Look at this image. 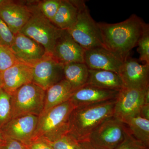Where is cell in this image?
Listing matches in <instances>:
<instances>
[{
	"label": "cell",
	"instance_id": "1",
	"mask_svg": "<svg viewBox=\"0 0 149 149\" xmlns=\"http://www.w3.org/2000/svg\"><path fill=\"white\" fill-rule=\"evenodd\" d=\"M105 48L123 62L137 46L138 41L148 24L138 15L133 14L118 23L97 22Z\"/></svg>",
	"mask_w": 149,
	"mask_h": 149
},
{
	"label": "cell",
	"instance_id": "2",
	"mask_svg": "<svg viewBox=\"0 0 149 149\" xmlns=\"http://www.w3.org/2000/svg\"><path fill=\"white\" fill-rule=\"evenodd\" d=\"M116 99L77 107L71 112L68 133L78 142L88 140L96 128L113 115Z\"/></svg>",
	"mask_w": 149,
	"mask_h": 149
},
{
	"label": "cell",
	"instance_id": "3",
	"mask_svg": "<svg viewBox=\"0 0 149 149\" xmlns=\"http://www.w3.org/2000/svg\"><path fill=\"white\" fill-rule=\"evenodd\" d=\"M74 108L68 100L40 115L32 142L39 139L52 141L68 133L70 116Z\"/></svg>",
	"mask_w": 149,
	"mask_h": 149
},
{
	"label": "cell",
	"instance_id": "4",
	"mask_svg": "<svg viewBox=\"0 0 149 149\" xmlns=\"http://www.w3.org/2000/svg\"><path fill=\"white\" fill-rule=\"evenodd\" d=\"M74 2L78 9V16L74 24L67 30L68 32L84 50L104 47L97 23L91 16L85 1Z\"/></svg>",
	"mask_w": 149,
	"mask_h": 149
},
{
	"label": "cell",
	"instance_id": "5",
	"mask_svg": "<svg viewBox=\"0 0 149 149\" xmlns=\"http://www.w3.org/2000/svg\"><path fill=\"white\" fill-rule=\"evenodd\" d=\"M32 12L31 18L19 32L42 46L47 53L52 55L62 29L56 27L38 8Z\"/></svg>",
	"mask_w": 149,
	"mask_h": 149
},
{
	"label": "cell",
	"instance_id": "6",
	"mask_svg": "<svg viewBox=\"0 0 149 149\" xmlns=\"http://www.w3.org/2000/svg\"><path fill=\"white\" fill-rule=\"evenodd\" d=\"M45 96V91L33 83L19 88L11 95L12 118L29 114L40 116Z\"/></svg>",
	"mask_w": 149,
	"mask_h": 149
},
{
	"label": "cell",
	"instance_id": "7",
	"mask_svg": "<svg viewBox=\"0 0 149 149\" xmlns=\"http://www.w3.org/2000/svg\"><path fill=\"white\" fill-rule=\"evenodd\" d=\"M128 133L126 125L113 116L102 123L88 140L98 149H114L124 141Z\"/></svg>",
	"mask_w": 149,
	"mask_h": 149
},
{
	"label": "cell",
	"instance_id": "8",
	"mask_svg": "<svg viewBox=\"0 0 149 149\" xmlns=\"http://www.w3.org/2000/svg\"><path fill=\"white\" fill-rule=\"evenodd\" d=\"M64 65L60 63L52 55L47 54L32 66V83L45 91L64 79Z\"/></svg>",
	"mask_w": 149,
	"mask_h": 149
},
{
	"label": "cell",
	"instance_id": "9",
	"mask_svg": "<svg viewBox=\"0 0 149 149\" xmlns=\"http://www.w3.org/2000/svg\"><path fill=\"white\" fill-rule=\"evenodd\" d=\"M146 88L141 90L123 88L119 91L116 99L113 116L123 122L128 118L139 115L144 104Z\"/></svg>",
	"mask_w": 149,
	"mask_h": 149
},
{
	"label": "cell",
	"instance_id": "10",
	"mask_svg": "<svg viewBox=\"0 0 149 149\" xmlns=\"http://www.w3.org/2000/svg\"><path fill=\"white\" fill-rule=\"evenodd\" d=\"M39 116L26 115L11 118L1 130L5 136L28 146L33 141Z\"/></svg>",
	"mask_w": 149,
	"mask_h": 149
},
{
	"label": "cell",
	"instance_id": "11",
	"mask_svg": "<svg viewBox=\"0 0 149 149\" xmlns=\"http://www.w3.org/2000/svg\"><path fill=\"white\" fill-rule=\"evenodd\" d=\"M10 48L19 62L32 67L47 54L42 46L19 32L14 35Z\"/></svg>",
	"mask_w": 149,
	"mask_h": 149
},
{
	"label": "cell",
	"instance_id": "12",
	"mask_svg": "<svg viewBox=\"0 0 149 149\" xmlns=\"http://www.w3.org/2000/svg\"><path fill=\"white\" fill-rule=\"evenodd\" d=\"M149 64H141L128 57L123 62L118 74L124 88L143 90L149 86Z\"/></svg>",
	"mask_w": 149,
	"mask_h": 149
},
{
	"label": "cell",
	"instance_id": "13",
	"mask_svg": "<svg viewBox=\"0 0 149 149\" xmlns=\"http://www.w3.org/2000/svg\"><path fill=\"white\" fill-rule=\"evenodd\" d=\"M84 49L70 35L62 30L56 42L52 56L57 61L65 65L73 63H84Z\"/></svg>",
	"mask_w": 149,
	"mask_h": 149
},
{
	"label": "cell",
	"instance_id": "14",
	"mask_svg": "<svg viewBox=\"0 0 149 149\" xmlns=\"http://www.w3.org/2000/svg\"><path fill=\"white\" fill-rule=\"evenodd\" d=\"M32 13V10L27 6L10 0H6L0 6V18L14 35L20 32L27 24Z\"/></svg>",
	"mask_w": 149,
	"mask_h": 149
},
{
	"label": "cell",
	"instance_id": "15",
	"mask_svg": "<svg viewBox=\"0 0 149 149\" xmlns=\"http://www.w3.org/2000/svg\"><path fill=\"white\" fill-rule=\"evenodd\" d=\"M84 63L89 69L118 71L123 62L103 47L84 50Z\"/></svg>",
	"mask_w": 149,
	"mask_h": 149
},
{
	"label": "cell",
	"instance_id": "16",
	"mask_svg": "<svg viewBox=\"0 0 149 149\" xmlns=\"http://www.w3.org/2000/svg\"><path fill=\"white\" fill-rule=\"evenodd\" d=\"M1 88L11 95L23 85L32 83L33 68L19 62L0 73Z\"/></svg>",
	"mask_w": 149,
	"mask_h": 149
},
{
	"label": "cell",
	"instance_id": "17",
	"mask_svg": "<svg viewBox=\"0 0 149 149\" xmlns=\"http://www.w3.org/2000/svg\"><path fill=\"white\" fill-rule=\"evenodd\" d=\"M118 92L86 84L74 91L69 100L74 108L84 106L115 100Z\"/></svg>",
	"mask_w": 149,
	"mask_h": 149
},
{
	"label": "cell",
	"instance_id": "18",
	"mask_svg": "<svg viewBox=\"0 0 149 149\" xmlns=\"http://www.w3.org/2000/svg\"><path fill=\"white\" fill-rule=\"evenodd\" d=\"M74 91L68 81L63 79L45 91L43 114L61 104L69 100Z\"/></svg>",
	"mask_w": 149,
	"mask_h": 149
},
{
	"label": "cell",
	"instance_id": "19",
	"mask_svg": "<svg viewBox=\"0 0 149 149\" xmlns=\"http://www.w3.org/2000/svg\"><path fill=\"white\" fill-rule=\"evenodd\" d=\"M87 84L107 90L119 91L124 88L119 74L110 70L89 69Z\"/></svg>",
	"mask_w": 149,
	"mask_h": 149
},
{
	"label": "cell",
	"instance_id": "20",
	"mask_svg": "<svg viewBox=\"0 0 149 149\" xmlns=\"http://www.w3.org/2000/svg\"><path fill=\"white\" fill-rule=\"evenodd\" d=\"M78 9L74 1L61 0L52 23L59 29L67 30L77 20Z\"/></svg>",
	"mask_w": 149,
	"mask_h": 149
},
{
	"label": "cell",
	"instance_id": "21",
	"mask_svg": "<svg viewBox=\"0 0 149 149\" xmlns=\"http://www.w3.org/2000/svg\"><path fill=\"white\" fill-rule=\"evenodd\" d=\"M89 70L84 63H73L65 65L64 79L69 82L74 91H75L87 84Z\"/></svg>",
	"mask_w": 149,
	"mask_h": 149
},
{
	"label": "cell",
	"instance_id": "22",
	"mask_svg": "<svg viewBox=\"0 0 149 149\" xmlns=\"http://www.w3.org/2000/svg\"><path fill=\"white\" fill-rule=\"evenodd\" d=\"M130 134L144 147H149V120L139 115L128 118L123 122Z\"/></svg>",
	"mask_w": 149,
	"mask_h": 149
},
{
	"label": "cell",
	"instance_id": "23",
	"mask_svg": "<svg viewBox=\"0 0 149 149\" xmlns=\"http://www.w3.org/2000/svg\"><path fill=\"white\" fill-rule=\"evenodd\" d=\"M12 118L11 95L0 89V129Z\"/></svg>",
	"mask_w": 149,
	"mask_h": 149
},
{
	"label": "cell",
	"instance_id": "24",
	"mask_svg": "<svg viewBox=\"0 0 149 149\" xmlns=\"http://www.w3.org/2000/svg\"><path fill=\"white\" fill-rule=\"evenodd\" d=\"M61 0H45L40 2L37 8L46 18L52 22L53 20Z\"/></svg>",
	"mask_w": 149,
	"mask_h": 149
},
{
	"label": "cell",
	"instance_id": "25",
	"mask_svg": "<svg viewBox=\"0 0 149 149\" xmlns=\"http://www.w3.org/2000/svg\"><path fill=\"white\" fill-rule=\"evenodd\" d=\"M137 52L140 55L139 59L144 64H149V26L145 29L138 41Z\"/></svg>",
	"mask_w": 149,
	"mask_h": 149
},
{
	"label": "cell",
	"instance_id": "26",
	"mask_svg": "<svg viewBox=\"0 0 149 149\" xmlns=\"http://www.w3.org/2000/svg\"><path fill=\"white\" fill-rule=\"evenodd\" d=\"M19 62L10 47L0 45V73Z\"/></svg>",
	"mask_w": 149,
	"mask_h": 149
},
{
	"label": "cell",
	"instance_id": "27",
	"mask_svg": "<svg viewBox=\"0 0 149 149\" xmlns=\"http://www.w3.org/2000/svg\"><path fill=\"white\" fill-rule=\"evenodd\" d=\"M44 140L47 142L53 149H78V142L68 133L54 141H48Z\"/></svg>",
	"mask_w": 149,
	"mask_h": 149
},
{
	"label": "cell",
	"instance_id": "28",
	"mask_svg": "<svg viewBox=\"0 0 149 149\" xmlns=\"http://www.w3.org/2000/svg\"><path fill=\"white\" fill-rule=\"evenodd\" d=\"M14 39V35L0 18V45L10 47L13 43Z\"/></svg>",
	"mask_w": 149,
	"mask_h": 149
},
{
	"label": "cell",
	"instance_id": "29",
	"mask_svg": "<svg viewBox=\"0 0 149 149\" xmlns=\"http://www.w3.org/2000/svg\"><path fill=\"white\" fill-rule=\"evenodd\" d=\"M142 147L144 146L136 141L128 131L124 141L114 149H139Z\"/></svg>",
	"mask_w": 149,
	"mask_h": 149
},
{
	"label": "cell",
	"instance_id": "30",
	"mask_svg": "<svg viewBox=\"0 0 149 149\" xmlns=\"http://www.w3.org/2000/svg\"><path fill=\"white\" fill-rule=\"evenodd\" d=\"M1 149H28L27 146L21 142L5 137L3 144L0 147Z\"/></svg>",
	"mask_w": 149,
	"mask_h": 149
},
{
	"label": "cell",
	"instance_id": "31",
	"mask_svg": "<svg viewBox=\"0 0 149 149\" xmlns=\"http://www.w3.org/2000/svg\"><path fill=\"white\" fill-rule=\"evenodd\" d=\"M27 147L28 149H53L47 142L41 139L33 141Z\"/></svg>",
	"mask_w": 149,
	"mask_h": 149
},
{
	"label": "cell",
	"instance_id": "32",
	"mask_svg": "<svg viewBox=\"0 0 149 149\" xmlns=\"http://www.w3.org/2000/svg\"><path fill=\"white\" fill-rule=\"evenodd\" d=\"M77 149H98L88 140H86L78 142Z\"/></svg>",
	"mask_w": 149,
	"mask_h": 149
},
{
	"label": "cell",
	"instance_id": "33",
	"mask_svg": "<svg viewBox=\"0 0 149 149\" xmlns=\"http://www.w3.org/2000/svg\"><path fill=\"white\" fill-rule=\"evenodd\" d=\"M139 115L145 119L149 120V104H144L141 108Z\"/></svg>",
	"mask_w": 149,
	"mask_h": 149
},
{
	"label": "cell",
	"instance_id": "34",
	"mask_svg": "<svg viewBox=\"0 0 149 149\" xmlns=\"http://www.w3.org/2000/svg\"><path fill=\"white\" fill-rule=\"evenodd\" d=\"M144 104H149V86L146 88L145 91L144 96Z\"/></svg>",
	"mask_w": 149,
	"mask_h": 149
},
{
	"label": "cell",
	"instance_id": "35",
	"mask_svg": "<svg viewBox=\"0 0 149 149\" xmlns=\"http://www.w3.org/2000/svg\"><path fill=\"white\" fill-rule=\"evenodd\" d=\"M5 141V136L1 130L0 129V147L1 146Z\"/></svg>",
	"mask_w": 149,
	"mask_h": 149
},
{
	"label": "cell",
	"instance_id": "36",
	"mask_svg": "<svg viewBox=\"0 0 149 149\" xmlns=\"http://www.w3.org/2000/svg\"><path fill=\"white\" fill-rule=\"evenodd\" d=\"M6 0H0V6L2 5L5 2Z\"/></svg>",
	"mask_w": 149,
	"mask_h": 149
},
{
	"label": "cell",
	"instance_id": "37",
	"mask_svg": "<svg viewBox=\"0 0 149 149\" xmlns=\"http://www.w3.org/2000/svg\"><path fill=\"white\" fill-rule=\"evenodd\" d=\"M139 149H149V148H146V147H142L140 148Z\"/></svg>",
	"mask_w": 149,
	"mask_h": 149
},
{
	"label": "cell",
	"instance_id": "38",
	"mask_svg": "<svg viewBox=\"0 0 149 149\" xmlns=\"http://www.w3.org/2000/svg\"><path fill=\"white\" fill-rule=\"evenodd\" d=\"M1 88V77H0V89Z\"/></svg>",
	"mask_w": 149,
	"mask_h": 149
},
{
	"label": "cell",
	"instance_id": "39",
	"mask_svg": "<svg viewBox=\"0 0 149 149\" xmlns=\"http://www.w3.org/2000/svg\"><path fill=\"white\" fill-rule=\"evenodd\" d=\"M0 149H1V148H0Z\"/></svg>",
	"mask_w": 149,
	"mask_h": 149
}]
</instances>
